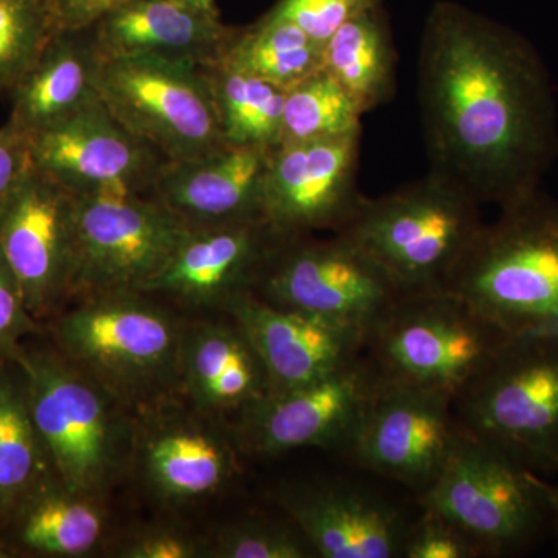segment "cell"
<instances>
[{
    "label": "cell",
    "mask_w": 558,
    "mask_h": 558,
    "mask_svg": "<svg viewBox=\"0 0 558 558\" xmlns=\"http://www.w3.org/2000/svg\"><path fill=\"white\" fill-rule=\"evenodd\" d=\"M418 106L429 171L478 205L539 189L558 157L549 70L520 33L464 9L433 7L418 50Z\"/></svg>",
    "instance_id": "cell-1"
},
{
    "label": "cell",
    "mask_w": 558,
    "mask_h": 558,
    "mask_svg": "<svg viewBox=\"0 0 558 558\" xmlns=\"http://www.w3.org/2000/svg\"><path fill=\"white\" fill-rule=\"evenodd\" d=\"M444 289L509 339L558 337V202L537 189L502 207Z\"/></svg>",
    "instance_id": "cell-2"
},
{
    "label": "cell",
    "mask_w": 558,
    "mask_h": 558,
    "mask_svg": "<svg viewBox=\"0 0 558 558\" xmlns=\"http://www.w3.org/2000/svg\"><path fill=\"white\" fill-rule=\"evenodd\" d=\"M14 360L58 478L101 498L132 465L135 413L57 349L25 343Z\"/></svg>",
    "instance_id": "cell-3"
},
{
    "label": "cell",
    "mask_w": 558,
    "mask_h": 558,
    "mask_svg": "<svg viewBox=\"0 0 558 558\" xmlns=\"http://www.w3.org/2000/svg\"><path fill=\"white\" fill-rule=\"evenodd\" d=\"M183 330L170 311L145 293L83 299L51 325L62 357L134 413L180 391Z\"/></svg>",
    "instance_id": "cell-4"
},
{
    "label": "cell",
    "mask_w": 558,
    "mask_h": 558,
    "mask_svg": "<svg viewBox=\"0 0 558 558\" xmlns=\"http://www.w3.org/2000/svg\"><path fill=\"white\" fill-rule=\"evenodd\" d=\"M483 227L480 205L428 171L384 196H363L336 233L374 260L400 293H414L446 288Z\"/></svg>",
    "instance_id": "cell-5"
},
{
    "label": "cell",
    "mask_w": 558,
    "mask_h": 558,
    "mask_svg": "<svg viewBox=\"0 0 558 558\" xmlns=\"http://www.w3.org/2000/svg\"><path fill=\"white\" fill-rule=\"evenodd\" d=\"M509 339L446 289L402 293L366 339L363 355L380 380L457 398Z\"/></svg>",
    "instance_id": "cell-6"
},
{
    "label": "cell",
    "mask_w": 558,
    "mask_h": 558,
    "mask_svg": "<svg viewBox=\"0 0 558 558\" xmlns=\"http://www.w3.org/2000/svg\"><path fill=\"white\" fill-rule=\"evenodd\" d=\"M548 480L465 432L418 505L468 535L483 557L534 548L554 527Z\"/></svg>",
    "instance_id": "cell-7"
},
{
    "label": "cell",
    "mask_w": 558,
    "mask_h": 558,
    "mask_svg": "<svg viewBox=\"0 0 558 558\" xmlns=\"http://www.w3.org/2000/svg\"><path fill=\"white\" fill-rule=\"evenodd\" d=\"M454 407L470 435L539 476L558 472V337L509 340Z\"/></svg>",
    "instance_id": "cell-8"
},
{
    "label": "cell",
    "mask_w": 558,
    "mask_h": 558,
    "mask_svg": "<svg viewBox=\"0 0 558 558\" xmlns=\"http://www.w3.org/2000/svg\"><path fill=\"white\" fill-rule=\"evenodd\" d=\"M98 97L110 116L165 161L226 146L205 65L160 58L101 60Z\"/></svg>",
    "instance_id": "cell-9"
},
{
    "label": "cell",
    "mask_w": 558,
    "mask_h": 558,
    "mask_svg": "<svg viewBox=\"0 0 558 558\" xmlns=\"http://www.w3.org/2000/svg\"><path fill=\"white\" fill-rule=\"evenodd\" d=\"M189 227L148 193L75 194L72 296L142 293L163 270Z\"/></svg>",
    "instance_id": "cell-10"
},
{
    "label": "cell",
    "mask_w": 558,
    "mask_h": 558,
    "mask_svg": "<svg viewBox=\"0 0 558 558\" xmlns=\"http://www.w3.org/2000/svg\"><path fill=\"white\" fill-rule=\"evenodd\" d=\"M253 292L368 339L402 293L362 250L336 233L281 236Z\"/></svg>",
    "instance_id": "cell-11"
},
{
    "label": "cell",
    "mask_w": 558,
    "mask_h": 558,
    "mask_svg": "<svg viewBox=\"0 0 558 558\" xmlns=\"http://www.w3.org/2000/svg\"><path fill=\"white\" fill-rule=\"evenodd\" d=\"M462 435L453 396L379 379L344 454L360 469L421 495L446 468Z\"/></svg>",
    "instance_id": "cell-12"
},
{
    "label": "cell",
    "mask_w": 558,
    "mask_h": 558,
    "mask_svg": "<svg viewBox=\"0 0 558 558\" xmlns=\"http://www.w3.org/2000/svg\"><path fill=\"white\" fill-rule=\"evenodd\" d=\"M379 385L365 355L329 376L286 391L267 392L233 418L245 453L278 457L303 447L347 453Z\"/></svg>",
    "instance_id": "cell-13"
},
{
    "label": "cell",
    "mask_w": 558,
    "mask_h": 558,
    "mask_svg": "<svg viewBox=\"0 0 558 558\" xmlns=\"http://www.w3.org/2000/svg\"><path fill=\"white\" fill-rule=\"evenodd\" d=\"M0 250L33 317L57 315L72 292L75 194L33 167L0 213Z\"/></svg>",
    "instance_id": "cell-14"
},
{
    "label": "cell",
    "mask_w": 558,
    "mask_h": 558,
    "mask_svg": "<svg viewBox=\"0 0 558 558\" xmlns=\"http://www.w3.org/2000/svg\"><path fill=\"white\" fill-rule=\"evenodd\" d=\"M362 132L281 143L271 149L264 219L281 236L340 230L363 194L357 189Z\"/></svg>",
    "instance_id": "cell-15"
},
{
    "label": "cell",
    "mask_w": 558,
    "mask_h": 558,
    "mask_svg": "<svg viewBox=\"0 0 558 558\" xmlns=\"http://www.w3.org/2000/svg\"><path fill=\"white\" fill-rule=\"evenodd\" d=\"M168 405L170 400L137 411L132 465H138L153 494L170 505L219 494L240 473L241 449L231 427L197 409L189 413Z\"/></svg>",
    "instance_id": "cell-16"
},
{
    "label": "cell",
    "mask_w": 558,
    "mask_h": 558,
    "mask_svg": "<svg viewBox=\"0 0 558 558\" xmlns=\"http://www.w3.org/2000/svg\"><path fill=\"white\" fill-rule=\"evenodd\" d=\"M33 167L73 194L148 193L165 160L100 100L31 137Z\"/></svg>",
    "instance_id": "cell-17"
},
{
    "label": "cell",
    "mask_w": 558,
    "mask_h": 558,
    "mask_svg": "<svg viewBox=\"0 0 558 558\" xmlns=\"http://www.w3.org/2000/svg\"><path fill=\"white\" fill-rule=\"evenodd\" d=\"M277 505L317 557L403 558L411 520L369 488L344 480L279 488Z\"/></svg>",
    "instance_id": "cell-18"
},
{
    "label": "cell",
    "mask_w": 558,
    "mask_h": 558,
    "mask_svg": "<svg viewBox=\"0 0 558 558\" xmlns=\"http://www.w3.org/2000/svg\"><path fill=\"white\" fill-rule=\"evenodd\" d=\"M244 330L263 362L269 392L311 384L363 354L365 339L304 312L284 310L253 290L231 296L220 307Z\"/></svg>",
    "instance_id": "cell-19"
},
{
    "label": "cell",
    "mask_w": 558,
    "mask_h": 558,
    "mask_svg": "<svg viewBox=\"0 0 558 558\" xmlns=\"http://www.w3.org/2000/svg\"><path fill=\"white\" fill-rule=\"evenodd\" d=\"M281 234L266 220L189 229L163 270L143 288L194 307H222L253 290Z\"/></svg>",
    "instance_id": "cell-20"
},
{
    "label": "cell",
    "mask_w": 558,
    "mask_h": 558,
    "mask_svg": "<svg viewBox=\"0 0 558 558\" xmlns=\"http://www.w3.org/2000/svg\"><path fill=\"white\" fill-rule=\"evenodd\" d=\"M271 149L226 145L185 161H165L148 194L189 229L264 219Z\"/></svg>",
    "instance_id": "cell-21"
},
{
    "label": "cell",
    "mask_w": 558,
    "mask_h": 558,
    "mask_svg": "<svg viewBox=\"0 0 558 558\" xmlns=\"http://www.w3.org/2000/svg\"><path fill=\"white\" fill-rule=\"evenodd\" d=\"M233 31L180 0H134L87 33L101 60L160 58L208 65L222 57Z\"/></svg>",
    "instance_id": "cell-22"
},
{
    "label": "cell",
    "mask_w": 558,
    "mask_h": 558,
    "mask_svg": "<svg viewBox=\"0 0 558 558\" xmlns=\"http://www.w3.org/2000/svg\"><path fill=\"white\" fill-rule=\"evenodd\" d=\"M180 391L202 413L234 418L270 388L259 355L231 318L183 330Z\"/></svg>",
    "instance_id": "cell-23"
},
{
    "label": "cell",
    "mask_w": 558,
    "mask_h": 558,
    "mask_svg": "<svg viewBox=\"0 0 558 558\" xmlns=\"http://www.w3.org/2000/svg\"><path fill=\"white\" fill-rule=\"evenodd\" d=\"M100 62L89 33H54L9 92V120L32 137L100 100Z\"/></svg>",
    "instance_id": "cell-24"
},
{
    "label": "cell",
    "mask_w": 558,
    "mask_h": 558,
    "mask_svg": "<svg viewBox=\"0 0 558 558\" xmlns=\"http://www.w3.org/2000/svg\"><path fill=\"white\" fill-rule=\"evenodd\" d=\"M98 502L100 498L73 490L51 476L21 502L0 539L11 553L89 556L105 534V512Z\"/></svg>",
    "instance_id": "cell-25"
},
{
    "label": "cell",
    "mask_w": 558,
    "mask_h": 558,
    "mask_svg": "<svg viewBox=\"0 0 558 558\" xmlns=\"http://www.w3.org/2000/svg\"><path fill=\"white\" fill-rule=\"evenodd\" d=\"M398 51L384 7L349 21L323 46L322 69L348 92L363 116L396 94Z\"/></svg>",
    "instance_id": "cell-26"
},
{
    "label": "cell",
    "mask_w": 558,
    "mask_h": 558,
    "mask_svg": "<svg viewBox=\"0 0 558 558\" xmlns=\"http://www.w3.org/2000/svg\"><path fill=\"white\" fill-rule=\"evenodd\" d=\"M58 476L33 422L16 360L0 363V538L22 501Z\"/></svg>",
    "instance_id": "cell-27"
},
{
    "label": "cell",
    "mask_w": 558,
    "mask_h": 558,
    "mask_svg": "<svg viewBox=\"0 0 558 558\" xmlns=\"http://www.w3.org/2000/svg\"><path fill=\"white\" fill-rule=\"evenodd\" d=\"M227 145L274 149L281 143L286 90L218 60L205 65Z\"/></svg>",
    "instance_id": "cell-28"
},
{
    "label": "cell",
    "mask_w": 558,
    "mask_h": 558,
    "mask_svg": "<svg viewBox=\"0 0 558 558\" xmlns=\"http://www.w3.org/2000/svg\"><path fill=\"white\" fill-rule=\"evenodd\" d=\"M219 60L289 90L322 70L323 47L296 25L264 14L250 27L234 28Z\"/></svg>",
    "instance_id": "cell-29"
},
{
    "label": "cell",
    "mask_w": 558,
    "mask_h": 558,
    "mask_svg": "<svg viewBox=\"0 0 558 558\" xmlns=\"http://www.w3.org/2000/svg\"><path fill=\"white\" fill-rule=\"evenodd\" d=\"M362 117L348 92L322 69L286 90L281 143L362 132Z\"/></svg>",
    "instance_id": "cell-30"
},
{
    "label": "cell",
    "mask_w": 558,
    "mask_h": 558,
    "mask_svg": "<svg viewBox=\"0 0 558 558\" xmlns=\"http://www.w3.org/2000/svg\"><path fill=\"white\" fill-rule=\"evenodd\" d=\"M51 36L44 0H0V94L13 89Z\"/></svg>",
    "instance_id": "cell-31"
},
{
    "label": "cell",
    "mask_w": 558,
    "mask_h": 558,
    "mask_svg": "<svg viewBox=\"0 0 558 558\" xmlns=\"http://www.w3.org/2000/svg\"><path fill=\"white\" fill-rule=\"evenodd\" d=\"M207 557L310 558L317 557L310 542L292 521L248 517L219 527L205 542Z\"/></svg>",
    "instance_id": "cell-32"
},
{
    "label": "cell",
    "mask_w": 558,
    "mask_h": 558,
    "mask_svg": "<svg viewBox=\"0 0 558 558\" xmlns=\"http://www.w3.org/2000/svg\"><path fill=\"white\" fill-rule=\"evenodd\" d=\"M379 7L384 0H278L266 14L296 25L323 47L349 21Z\"/></svg>",
    "instance_id": "cell-33"
},
{
    "label": "cell",
    "mask_w": 558,
    "mask_h": 558,
    "mask_svg": "<svg viewBox=\"0 0 558 558\" xmlns=\"http://www.w3.org/2000/svg\"><path fill=\"white\" fill-rule=\"evenodd\" d=\"M475 543L433 510L411 520L403 558H478Z\"/></svg>",
    "instance_id": "cell-34"
},
{
    "label": "cell",
    "mask_w": 558,
    "mask_h": 558,
    "mask_svg": "<svg viewBox=\"0 0 558 558\" xmlns=\"http://www.w3.org/2000/svg\"><path fill=\"white\" fill-rule=\"evenodd\" d=\"M39 329L38 319L25 304L20 281L0 250V363L13 360Z\"/></svg>",
    "instance_id": "cell-35"
},
{
    "label": "cell",
    "mask_w": 558,
    "mask_h": 558,
    "mask_svg": "<svg viewBox=\"0 0 558 558\" xmlns=\"http://www.w3.org/2000/svg\"><path fill=\"white\" fill-rule=\"evenodd\" d=\"M124 558L207 557L205 542L175 527H150L132 535L119 549Z\"/></svg>",
    "instance_id": "cell-36"
},
{
    "label": "cell",
    "mask_w": 558,
    "mask_h": 558,
    "mask_svg": "<svg viewBox=\"0 0 558 558\" xmlns=\"http://www.w3.org/2000/svg\"><path fill=\"white\" fill-rule=\"evenodd\" d=\"M32 168L31 135L7 121L0 128V213Z\"/></svg>",
    "instance_id": "cell-37"
},
{
    "label": "cell",
    "mask_w": 558,
    "mask_h": 558,
    "mask_svg": "<svg viewBox=\"0 0 558 558\" xmlns=\"http://www.w3.org/2000/svg\"><path fill=\"white\" fill-rule=\"evenodd\" d=\"M51 32H87L112 11L134 0H44Z\"/></svg>",
    "instance_id": "cell-38"
},
{
    "label": "cell",
    "mask_w": 558,
    "mask_h": 558,
    "mask_svg": "<svg viewBox=\"0 0 558 558\" xmlns=\"http://www.w3.org/2000/svg\"><path fill=\"white\" fill-rule=\"evenodd\" d=\"M191 9L202 11V13L211 14V16L220 17L218 7H216V0H180Z\"/></svg>",
    "instance_id": "cell-39"
},
{
    "label": "cell",
    "mask_w": 558,
    "mask_h": 558,
    "mask_svg": "<svg viewBox=\"0 0 558 558\" xmlns=\"http://www.w3.org/2000/svg\"><path fill=\"white\" fill-rule=\"evenodd\" d=\"M546 487H548L550 508H553L554 527L558 529V487L557 484L549 483V481L546 483Z\"/></svg>",
    "instance_id": "cell-40"
},
{
    "label": "cell",
    "mask_w": 558,
    "mask_h": 558,
    "mask_svg": "<svg viewBox=\"0 0 558 558\" xmlns=\"http://www.w3.org/2000/svg\"><path fill=\"white\" fill-rule=\"evenodd\" d=\"M11 556V550L9 549V546L5 545V543L0 539V558H5Z\"/></svg>",
    "instance_id": "cell-41"
},
{
    "label": "cell",
    "mask_w": 558,
    "mask_h": 558,
    "mask_svg": "<svg viewBox=\"0 0 558 558\" xmlns=\"http://www.w3.org/2000/svg\"><path fill=\"white\" fill-rule=\"evenodd\" d=\"M557 487H558V484H557Z\"/></svg>",
    "instance_id": "cell-42"
}]
</instances>
